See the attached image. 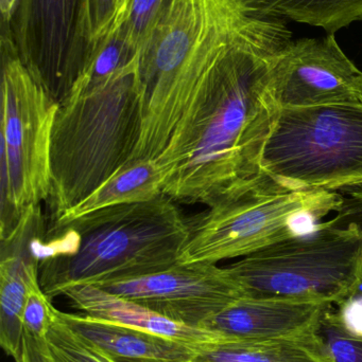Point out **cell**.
I'll list each match as a JSON object with an SVG mask.
<instances>
[{
	"label": "cell",
	"instance_id": "obj_1",
	"mask_svg": "<svg viewBox=\"0 0 362 362\" xmlns=\"http://www.w3.org/2000/svg\"><path fill=\"white\" fill-rule=\"evenodd\" d=\"M293 40L286 19L232 45L157 159L163 193L208 208L268 181L264 148L278 117L270 59Z\"/></svg>",
	"mask_w": 362,
	"mask_h": 362
},
{
	"label": "cell",
	"instance_id": "obj_2",
	"mask_svg": "<svg viewBox=\"0 0 362 362\" xmlns=\"http://www.w3.org/2000/svg\"><path fill=\"white\" fill-rule=\"evenodd\" d=\"M285 19L263 0H166L140 53L142 131L131 163L157 160L216 64L248 34Z\"/></svg>",
	"mask_w": 362,
	"mask_h": 362
},
{
	"label": "cell",
	"instance_id": "obj_3",
	"mask_svg": "<svg viewBox=\"0 0 362 362\" xmlns=\"http://www.w3.org/2000/svg\"><path fill=\"white\" fill-rule=\"evenodd\" d=\"M187 238L186 217L165 194L49 223L40 287L51 299L77 285L100 286L159 272L179 263Z\"/></svg>",
	"mask_w": 362,
	"mask_h": 362
},
{
	"label": "cell",
	"instance_id": "obj_4",
	"mask_svg": "<svg viewBox=\"0 0 362 362\" xmlns=\"http://www.w3.org/2000/svg\"><path fill=\"white\" fill-rule=\"evenodd\" d=\"M140 54L101 84L72 91L55 114L50 221L131 163L142 131Z\"/></svg>",
	"mask_w": 362,
	"mask_h": 362
},
{
	"label": "cell",
	"instance_id": "obj_5",
	"mask_svg": "<svg viewBox=\"0 0 362 362\" xmlns=\"http://www.w3.org/2000/svg\"><path fill=\"white\" fill-rule=\"evenodd\" d=\"M244 298L312 300L341 306L362 286V235L321 223L227 267Z\"/></svg>",
	"mask_w": 362,
	"mask_h": 362
},
{
	"label": "cell",
	"instance_id": "obj_6",
	"mask_svg": "<svg viewBox=\"0 0 362 362\" xmlns=\"http://www.w3.org/2000/svg\"><path fill=\"white\" fill-rule=\"evenodd\" d=\"M261 170L287 189L362 187V102L280 108Z\"/></svg>",
	"mask_w": 362,
	"mask_h": 362
},
{
	"label": "cell",
	"instance_id": "obj_7",
	"mask_svg": "<svg viewBox=\"0 0 362 362\" xmlns=\"http://www.w3.org/2000/svg\"><path fill=\"white\" fill-rule=\"evenodd\" d=\"M1 57L0 238L14 229L26 210L48 199L59 107L23 65L8 32L1 33Z\"/></svg>",
	"mask_w": 362,
	"mask_h": 362
},
{
	"label": "cell",
	"instance_id": "obj_8",
	"mask_svg": "<svg viewBox=\"0 0 362 362\" xmlns=\"http://www.w3.org/2000/svg\"><path fill=\"white\" fill-rule=\"evenodd\" d=\"M339 192L301 191L261 183L237 197L186 217L188 238L179 263L244 257L301 233L298 225L335 211Z\"/></svg>",
	"mask_w": 362,
	"mask_h": 362
},
{
	"label": "cell",
	"instance_id": "obj_9",
	"mask_svg": "<svg viewBox=\"0 0 362 362\" xmlns=\"http://www.w3.org/2000/svg\"><path fill=\"white\" fill-rule=\"evenodd\" d=\"M2 31L47 95L63 103L91 57L87 0H19Z\"/></svg>",
	"mask_w": 362,
	"mask_h": 362
},
{
	"label": "cell",
	"instance_id": "obj_10",
	"mask_svg": "<svg viewBox=\"0 0 362 362\" xmlns=\"http://www.w3.org/2000/svg\"><path fill=\"white\" fill-rule=\"evenodd\" d=\"M269 87L278 108L362 102V71L335 38L291 40L270 59Z\"/></svg>",
	"mask_w": 362,
	"mask_h": 362
},
{
	"label": "cell",
	"instance_id": "obj_11",
	"mask_svg": "<svg viewBox=\"0 0 362 362\" xmlns=\"http://www.w3.org/2000/svg\"><path fill=\"white\" fill-rule=\"evenodd\" d=\"M97 287L193 327L244 298L227 267L208 262L176 263L147 276Z\"/></svg>",
	"mask_w": 362,
	"mask_h": 362
},
{
	"label": "cell",
	"instance_id": "obj_12",
	"mask_svg": "<svg viewBox=\"0 0 362 362\" xmlns=\"http://www.w3.org/2000/svg\"><path fill=\"white\" fill-rule=\"evenodd\" d=\"M47 225L42 206L28 209L14 229L0 238V344L14 361L23 348V314L30 293L40 286Z\"/></svg>",
	"mask_w": 362,
	"mask_h": 362
},
{
	"label": "cell",
	"instance_id": "obj_13",
	"mask_svg": "<svg viewBox=\"0 0 362 362\" xmlns=\"http://www.w3.org/2000/svg\"><path fill=\"white\" fill-rule=\"evenodd\" d=\"M331 305L312 300L242 298L200 327L223 341L285 339L314 331Z\"/></svg>",
	"mask_w": 362,
	"mask_h": 362
},
{
	"label": "cell",
	"instance_id": "obj_14",
	"mask_svg": "<svg viewBox=\"0 0 362 362\" xmlns=\"http://www.w3.org/2000/svg\"><path fill=\"white\" fill-rule=\"evenodd\" d=\"M63 296L70 300L74 308L91 318L142 329L195 346L223 341L212 332L176 322L137 302L94 285L69 287Z\"/></svg>",
	"mask_w": 362,
	"mask_h": 362
},
{
	"label": "cell",
	"instance_id": "obj_15",
	"mask_svg": "<svg viewBox=\"0 0 362 362\" xmlns=\"http://www.w3.org/2000/svg\"><path fill=\"white\" fill-rule=\"evenodd\" d=\"M61 316L72 329L114 358L191 361L202 348L86 315L78 316L61 312Z\"/></svg>",
	"mask_w": 362,
	"mask_h": 362
},
{
	"label": "cell",
	"instance_id": "obj_16",
	"mask_svg": "<svg viewBox=\"0 0 362 362\" xmlns=\"http://www.w3.org/2000/svg\"><path fill=\"white\" fill-rule=\"evenodd\" d=\"M165 174L153 159L130 163L86 198L49 223H66L108 206L154 199L163 193Z\"/></svg>",
	"mask_w": 362,
	"mask_h": 362
},
{
	"label": "cell",
	"instance_id": "obj_17",
	"mask_svg": "<svg viewBox=\"0 0 362 362\" xmlns=\"http://www.w3.org/2000/svg\"><path fill=\"white\" fill-rule=\"evenodd\" d=\"M193 362H331L314 331L267 341H219L202 346Z\"/></svg>",
	"mask_w": 362,
	"mask_h": 362
},
{
	"label": "cell",
	"instance_id": "obj_18",
	"mask_svg": "<svg viewBox=\"0 0 362 362\" xmlns=\"http://www.w3.org/2000/svg\"><path fill=\"white\" fill-rule=\"evenodd\" d=\"M285 19L306 23L335 34L355 21H362V0H263Z\"/></svg>",
	"mask_w": 362,
	"mask_h": 362
},
{
	"label": "cell",
	"instance_id": "obj_19",
	"mask_svg": "<svg viewBox=\"0 0 362 362\" xmlns=\"http://www.w3.org/2000/svg\"><path fill=\"white\" fill-rule=\"evenodd\" d=\"M44 362H117L106 351L74 331L55 310V319L47 336Z\"/></svg>",
	"mask_w": 362,
	"mask_h": 362
},
{
	"label": "cell",
	"instance_id": "obj_20",
	"mask_svg": "<svg viewBox=\"0 0 362 362\" xmlns=\"http://www.w3.org/2000/svg\"><path fill=\"white\" fill-rule=\"evenodd\" d=\"M138 54L140 53L134 52L128 46L119 31L110 34L96 47L70 93L101 84L115 72L131 63Z\"/></svg>",
	"mask_w": 362,
	"mask_h": 362
},
{
	"label": "cell",
	"instance_id": "obj_21",
	"mask_svg": "<svg viewBox=\"0 0 362 362\" xmlns=\"http://www.w3.org/2000/svg\"><path fill=\"white\" fill-rule=\"evenodd\" d=\"M316 333L331 362H362V336L346 327L333 305L321 317Z\"/></svg>",
	"mask_w": 362,
	"mask_h": 362
},
{
	"label": "cell",
	"instance_id": "obj_22",
	"mask_svg": "<svg viewBox=\"0 0 362 362\" xmlns=\"http://www.w3.org/2000/svg\"><path fill=\"white\" fill-rule=\"evenodd\" d=\"M165 2L166 0H132L117 31L134 52L140 53L150 40Z\"/></svg>",
	"mask_w": 362,
	"mask_h": 362
},
{
	"label": "cell",
	"instance_id": "obj_23",
	"mask_svg": "<svg viewBox=\"0 0 362 362\" xmlns=\"http://www.w3.org/2000/svg\"><path fill=\"white\" fill-rule=\"evenodd\" d=\"M50 300L40 285L30 293L23 310V339L40 355L46 350L47 336L57 310Z\"/></svg>",
	"mask_w": 362,
	"mask_h": 362
},
{
	"label": "cell",
	"instance_id": "obj_24",
	"mask_svg": "<svg viewBox=\"0 0 362 362\" xmlns=\"http://www.w3.org/2000/svg\"><path fill=\"white\" fill-rule=\"evenodd\" d=\"M117 4L118 0H87V31L91 55L96 47L110 34L116 16Z\"/></svg>",
	"mask_w": 362,
	"mask_h": 362
},
{
	"label": "cell",
	"instance_id": "obj_25",
	"mask_svg": "<svg viewBox=\"0 0 362 362\" xmlns=\"http://www.w3.org/2000/svg\"><path fill=\"white\" fill-rule=\"evenodd\" d=\"M339 195L335 217L325 223L337 229L354 228L362 235V187L341 189Z\"/></svg>",
	"mask_w": 362,
	"mask_h": 362
},
{
	"label": "cell",
	"instance_id": "obj_26",
	"mask_svg": "<svg viewBox=\"0 0 362 362\" xmlns=\"http://www.w3.org/2000/svg\"><path fill=\"white\" fill-rule=\"evenodd\" d=\"M356 297L339 306V313L346 327L353 333L362 336V302L356 300Z\"/></svg>",
	"mask_w": 362,
	"mask_h": 362
},
{
	"label": "cell",
	"instance_id": "obj_27",
	"mask_svg": "<svg viewBox=\"0 0 362 362\" xmlns=\"http://www.w3.org/2000/svg\"><path fill=\"white\" fill-rule=\"evenodd\" d=\"M16 362H44L38 351L34 350L26 340L23 339V348Z\"/></svg>",
	"mask_w": 362,
	"mask_h": 362
},
{
	"label": "cell",
	"instance_id": "obj_28",
	"mask_svg": "<svg viewBox=\"0 0 362 362\" xmlns=\"http://www.w3.org/2000/svg\"><path fill=\"white\" fill-rule=\"evenodd\" d=\"M131 1L132 0H118L116 16H115L114 23H113L110 34L114 33V32L117 31V30L119 29V27H120L123 19H125V14H127L128 8H129ZM110 34H108V35H110Z\"/></svg>",
	"mask_w": 362,
	"mask_h": 362
},
{
	"label": "cell",
	"instance_id": "obj_29",
	"mask_svg": "<svg viewBox=\"0 0 362 362\" xmlns=\"http://www.w3.org/2000/svg\"><path fill=\"white\" fill-rule=\"evenodd\" d=\"M117 362H193L191 361H168V359L115 358Z\"/></svg>",
	"mask_w": 362,
	"mask_h": 362
}]
</instances>
